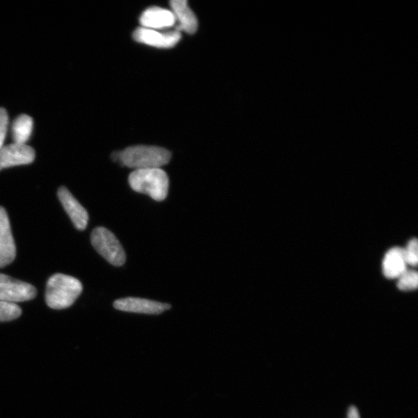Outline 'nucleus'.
Segmentation results:
<instances>
[{
  "label": "nucleus",
  "mask_w": 418,
  "mask_h": 418,
  "mask_svg": "<svg viewBox=\"0 0 418 418\" xmlns=\"http://www.w3.org/2000/svg\"><path fill=\"white\" fill-rule=\"evenodd\" d=\"M35 152L28 144L11 143L0 148V170L31 164Z\"/></svg>",
  "instance_id": "nucleus-6"
},
{
  "label": "nucleus",
  "mask_w": 418,
  "mask_h": 418,
  "mask_svg": "<svg viewBox=\"0 0 418 418\" xmlns=\"http://www.w3.org/2000/svg\"><path fill=\"white\" fill-rule=\"evenodd\" d=\"M37 289L23 281L0 274V301L16 304L35 298Z\"/></svg>",
  "instance_id": "nucleus-5"
},
{
  "label": "nucleus",
  "mask_w": 418,
  "mask_h": 418,
  "mask_svg": "<svg viewBox=\"0 0 418 418\" xmlns=\"http://www.w3.org/2000/svg\"><path fill=\"white\" fill-rule=\"evenodd\" d=\"M33 128V119L28 115H21L14 119L11 131L14 143L27 144Z\"/></svg>",
  "instance_id": "nucleus-14"
},
{
  "label": "nucleus",
  "mask_w": 418,
  "mask_h": 418,
  "mask_svg": "<svg viewBox=\"0 0 418 418\" xmlns=\"http://www.w3.org/2000/svg\"><path fill=\"white\" fill-rule=\"evenodd\" d=\"M129 183L136 192L148 194L157 202L164 201L169 189V178L164 170H136L129 176Z\"/></svg>",
  "instance_id": "nucleus-3"
},
{
  "label": "nucleus",
  "mask_w": 418,
  "mask_h": 418,
  "mask_svg": "<svg viewBox=\"0 0 418 418\" xmlns=\"http://www.w3.org/2000/svg\"><path fill=\"white\" fill-rule=\"evenodd\" d=\"M57 196L75 228L81 231L87 229L89 223V214L79 201L65 187H60Z\"/></svg>",
  "instance_id": "nucleus-10"
},
{
  "label": "nucleus",
  "mask_w": 418,
  "mask_h": 418,
  "mask_svg": "<svg viewBox=\"0 0 418 418\" xmlns=\"http://www.w3.org/2000/svg\"><path fill=\"white\" fill-rule=\"evenodd\" d=\"M405 251L399 247L390 250L383 262V273L387 278H398L407 269Z\"/></svg>",
  "instance_id": "nucleus-13"
},
{
  "label": "nucleus",
  "mask_w": 418,
  "mask_h": 418,
  "mask_svg": "<svg viewBox=\"0 0 418 418\" xmlns=\"http://www.w3.org/2000/svg\"><path fill=\"white\" fill-rule=\"evenodd\" d=\"M83 287L78 279L56 274L47 283L45 300L50 309L62 310L70 308L82 292Z\"/></svg>",
  "instance_id": "nucleus-1"
},
{
  "label": "nucleus",
  "mask_w": 418,
  "mask_h": 418,
  "mask_svg": "<svg viewBox=\"0 0 418 418\" xmlns=\"http://www.w3.org/2000/svg\"><path fill=\"white\" fill-rule=\"evenodd\" d=\"M16 249L10 220L6 209L0 207V268L13 262Z\"/></svg>",
  "instance_id": "nucleus-8"
},
{
  "label": "nucleus",
  "mask_w": 418,
  "mask_h": 418,
  "mask_svg": "<svg viewBox=\"0 0 418 418\" xmlns=\"http://www.w3.org/2000/svg\"><path fill=\"white\" fill-rule=\"evenodd\" d=\"M347 418H361L359 411L356 407H351L348 409Z\"/></svg>",
  "instance_id": "nucleus-19"
},
{
  "label": "nucleus",
  "mask_w": 418,
  "mask_h": 418,
  "mask_svg": "<svg viewBox=\"0 0 418 418\" xmlns=\"http://www.w3.org/2000/svg\"><path fill=\"white\" fill-rule=\"evenodd\" d=\"M94 248L115 267H121L126 262V253L116 236L109 229L98 227L91 236Z\"/></svg>",
  "instance_id": "nucleus-4"
},
{
  "label": "nucleus",
  "mask_w": 418,
  "mask_h": 418,
  "mask_svg": "<svg viewBox=\"0 0 418 418\" xmlns=\"http://www.w3.org/2000/svg\"><path fill=\"white\" fill-rule=\"evenodd\" d=\"M9 126V116L6 110L0 108V148L4 146V142Z\"/></svg>",
  "instance_id": "nucleus-18"
},
{
  "label": "nucleus",
  "mask_w": 418,
  "mask_h": 418,
  "mask_svg": "<svg viewBox=\"0 0 418 418\" xmlns=\"http://www.w3.org/2000/svg\"><path fill=\"white\" fill-rule=\"evenodd\" d=\"M181 38V33L177 31L161 33L155 30L141 28L133 33V39L136 41L159 48H173L180 41Z\"/></svg>",
  "instance_id": "nucleus-7"
},
{
  "label": "nucleus",
  "mask_w": 418,
  "mask_h": 418,
  "mask_svg": "<svg viewBox=\"0 0 418 418\" xmlns=\"http://www.w3.org/2000/svg\"><path fill=\"white\" fill-rule=\"evenodd\" d=\"M22 310L18 305L0 301V321H10L18 319Z\"/></svg>",
  "instance_id": "nucleus-15"
},
{
  "label": "nucleus",
  "mask_w": 418,
  "mask_h": 418,
  "mask_svg": "<svg viewBox=\"0 0 418 418\" xmlns=\"http://www.w3.org/2000/svg\"><path fill=\"white\" fill-rule=\"evenodd\" d=\"M418 275L414 270H407L398 277L397 287L402 291H412L417 287Z\"/></svg>",
  "instance_id": "nucleus-16"
},
{
  "label": "nucleus",
  "mask_w": 418,
  "mask_h": 418,
  "mask_svg": "<svg viewBox=\"0 0 418 418\" xmlns=\"http://www.w3.org/2000/svg\"><path fill=\"white\" fill-rule=\"evenodd\" d=\"M114 306L119 311L147 314H160L172 308L168 304L138 297L121 298L116 300Z\"/></svg>",
  "instance_id": "nucleus-9"
},
{
  "label": "nucleus",
  "mask_w": 418,
  "mask_h": 418,
  "mask_svg": "<svg viewBox=\"0 0 418 418\" xmlns=\"http://www.w3.org/2000/svg\"><path fill=\"white\" fill-rule=\"evenodd\" d=\"M140 21L144 28L157 31L173 27L176 19L172 11L160 7H150L143 13Z\"/></svg>",
  "instance_id": "nucleus-11"
},
{
  "label": "nucleus",
  "mask_w": 418,
  "mask_h": 418,
  "mask_svg": "<svg viewBox=\"0 0 418 418\" xmlns=\"http://www.w3.org/2000/svg\"><path fill=\"white\" fill-rule=\"evenodd\" d=\"M170 4L176 21H178L177 31H183L189 34L196 33L198 29L197 17L187 5L186 0H173Z\"/></svg>",
  "instance_id": "nucleus-12"
},
{
  "label": "nucleus",
  "mask_w": 418,
  "mask_h": 418,
  "mask_svg": "<svg viewBox=\"0 0 418 418\" xmlns=\"http://www.w3.org/2000/svg\"><path fill=\"white\" fill-rule=\"evenodd\" d=\"M407 265L416 267L418 261L417 241L416 238L409 242L407 248L404 249Z\"/></svg>",
  "instance_id": "nucleus-17"
},
{
  "label": "nucleus",
  "mask_w": 418,
  "mask_h": 418,
  "mask_svg": "<svg viewBox=\"0 0 418 418\" xmlns=\"http://www.w3.org/2000/svg\"><path fill=\"white\" fill-rule=\"evenodd\" d=\"M114 157L122 165L136 170L163 167L169 163L172 155L170 151L162 148L136 146L116 153Z\"/></svg>",
  "instance_id": "nucleus-2"
}]
</instances>
